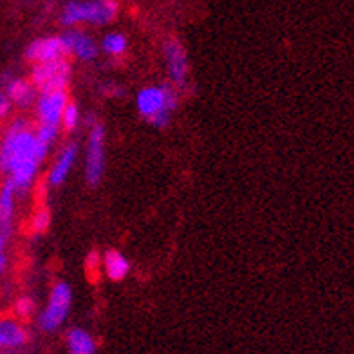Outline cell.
<instances>
[{"instance_id":"1","label":"cell","mask_w":354,"mask_h":354,"mask_svg":"<svg viewBox=\"0 0 354 354\" xmlns=\"http://www.w3.org/2000/svg\"><path fill=\"white\" fill-rule=\"evenodd\" d=\"M49 147L42 143L24 119H16L0 143V172L8 174L16 192H27Z\"/></svg>"},{"instance_id":"2","label":"cell","mask_w":354,"mask_h":354,"mask_svg":"<svg viewBox=\"0 0 354 354\" xmlns=\"http://www.w3.org/2000/svg\"><path fill=\"white\" fill-rule=\"evenodd\" d=\"M116 0H69L60 13V22L67 27L78 24L107 25L118 16Z\"/></svg>"},{"instance_id":"3","label":"cell","mask_w":354,"mask_h":354,"mask_svg":"<svg viewBox=\"0 0 354 354\" xmlns=\"http://www.w3.org/2000/svg\"><path fill=\"white\" fill-rule=\"evenodd\" d=\"M177 107V91L170 85L145 87L138 94V110L154 127H167L170 113Z\"/></svg>"},{"instance_id":"4","label":"cell","mask_w":354,"mask_h":354,"mask_svg":"<svg viewBox=\"0 0 354 354\" xmlns=\"http://www.w3.org/2000/svg\"><path fill=\"white\" fill-rule=\"evenodd\" d=\"M71 78V64L67 58L53 60L45 64H35L31 71V85L44 93H54V91H65Z\"/></svg>"},{"instance_id":"5","label":"cell","mask_w":354,"mask_h":354,"mask_svg":"<svg viewBox=\"0 0 354 354\" xmlns=\"http://www.w3.org/2000/svg\"><path fill=\"white\" fill-rule=\"evenodd\" d=\"M71 302H73L71 287L65 284V282H58V284L53 287L49 304H47L44 313L40 315V327L44 331H47V333L58 329L60 325L65 322L67 315H69Z\"/></svg>"},{"instance_id":"6","label":"cell","mask_w":354,"mask_h":354,"mask_svg":"<svg viewBox=\"0 0 354 354\" xmlns=\"http://www.w3.org/2000/svg\"><path fill=\"white\" fill-rule=\"evenodd\" d=\"M105 165V130L102 125H94L87 143V159H85V176L91 187L102 181Z\"/></svg>"},{"instance_id":"7","label":"cell","mask_w":354,"mask_h":354,"mask_svg":"<svg viewBox=\"0 0 354 354\" xmlns=\"http://www.w3.org/2000/svg\"><path fill=\"white\" fill-rule=\"evenodd\" d=\"M163 54L167 60V69L176 87H185L188 80V56L185 45L177 38H170L163 45Z\"/></svg>"},{"instance_id":"8","label":"cell","mask_w":354,"mask_h":354,"mask_svg":"<svg viewBox=\"0 0 354 354\" xmlns=\"http://www.w3.org/2000/svg\"><path fill=\"white\" fill-rule=\"evenodd\" d=\"M67 104H69V98H67V93H65V91H54V93L40 94L38 104H36V113H38L40 125L60 127L62 113H64V108Z\"/></svg>"},{"instance_id":"9","label":"cell","mask_w":354,"mask_h":354,"mask_svg":"<svg viewBox=\"0 0 354 354\" xmlns=\"http://www.w3.org/2000/svg\"><path fill=\"white\" fill-rule=\"evenodd\" d=\"M64 42L60 36H47V38H36L33 40L27 49H25V58L35 64H45V62H53V60L65 58Z\"/></svg>"},{"instance_id":"10","label":"cell","mask_w":354,"mask_h":354,"mask_svg":"<svg viewBox=\"0 0 354 354\" xmlns=\"http://www.w3.org/2000/svg\"><path fill=\"white\" fill-rule=\"evenodd\" d=\"M60 38L64 42L65 53L67 54H74L80 60H94L98 56V45H96V42L88 35L82 33V31H65Z\"/></svg>"},{"instance_id":"11","label":"cell","mask_w":354,"mask_h":354,"mask_svg":"<svg viewBox=\"0 0 354 354\" xmlns=\"http://www.w3.org/2000/svg\"><path fill=\"white\" fill-rule=\"evenodd\" d=\"M15 185L8 179L0 188V235L5 237L11 233L13 228V213H15Z\"/></svg>"},{"instance_id":"12","label":"cell","mask_w":354,"mask_h":354,"mask_svg":"<svg viewBox=\"0 0 354 354\" xmlns=\"http://www.w3.org/2000/svg\"><path fill=\"white\" fill-rule=\"evenodd\" d=\"M27 342V333L16 320H0V349H19Z\"/></svg>"},{"instance_id":"13","label":"cell","mask_w":354,"mask_h":354,"mask_svg":"<svg viewBox=\"0 0 354 354\" xmlns=\"http://www.w3.org/2000/svg\"><path fill=\"white\" fill-rule=\"evenodd\" d=\"M76 154H78V147H76L74 143L67 145V147L64 148V152L60 154L58 161L54 163L53 170H51L49 174V182L53 187H60V185L67 179L71 168H73L74 161H76Z\"/></svg>"},{"instance_id":"14","label":"cell","mask_w":354,"mask_h":354,"mask_svg":"<svg viewBox=\"0 0 354 354\" xmlns=\"http://www.w3.org/2000/svg\"><path fill=\"white\" fill-rule=\"evenodd\" d=\"M5 94L8 98L13 104L20 105V107H30L36 98V88L25 82V80H11L8 84V88H5Z\"/></svg>"},{"instance_id":"15","label":"cell","mask_w":354,"mask_h":354,"mask_svg":"<svg viewBox=\"0 0 354 354\" xmlns=\"http://www.w3.org/2000/svg\"><path fill=\"white\" fill-rule=\"evenodd\" d=\"M104 264L108 279H113V281H123L125 276L128 275V271H130V264H128L127 259L116 250H110L105 253Z\"/></svg>"},{"instance_id":"16","label":"cell","mask_w":354,"mask_h":354,"mask_svg":"<svg viewBox=\"0 0 354 354\" xmlns=\"http://www.w3.org/2000/svg\"><path fill=\"white\" fill-rule=\"evenodd\" d=\"M67 347L71 354H96L93 336L84 329H71L67 335Z\"/></svg>"},{"instance_id":"17","label":"cell","mask_w":354,"mask_h":354,"mask_svg":"<svg viewBox=\"0 0 354 354\" xmlns=\"http://www.w3.org/2000/svg\"><path fill=\"white\" fill-rule=\"evenodd\" d=\"M102 49L110 56H119L127 51V38L121 33H108L102 42Z\"/></svg>"},{"instance_id":"18","label":"cell","mask_w":354,"mask_h":354,"mask_svg":"<svg viewBox=\"0 0 354 354\" xmlns=\"http://www.w3.org/2000/svg\"><path fill=\"white\" fill-rule=\"evenodd\" d=\"M60 123L64 125L65 130H74L80 123V110L74 104H67L62 113V121Z\"/></svg>"},{"instance_id":"19","label":"cell","mask_w":354,"mask_h":354,"mask_svg":"<svg viewBox=\"0 0 354 354\" xmlns=\"http://www.w3.org/2000/svg\"><path fill=\"white\" fill-rule=\"evenodd\" d=\"M49 212H47L45 208H40L38 212L33 215V230L38 231V233L47 230V228H49Z\"/></svg>"},{"instance_id":"20","label":"cell","mask_w":354,"mask_h":354,"mask_svg":"<svg viewBox=\"0 0 354 354\" xmlns=\"http://www.w3.org/2000/svg\"><path fill=\"white\" fill-rule=\"evenodd\" d=\"M33 307H35L33 300L27 298V296H24V298H20V300L16 302V305H15L16 315L22 316V318H25V316H30L31 313H33Z\"/></svg>"},{"instance_id":"21","label":"cell","mask_w":354,"mask_h":354,"mask_svg":"<svg viewBox=\"0 0 354 354\" xmlns=\"http://www.w3.org/2000/svg\"><path fill=\"white\" fill-rule=\"evenodd\" d=\"M10 108H11V102L10 98H8V94L0 93V119L5 118V116L10 114Z\"/></svg>"},{"instance_id":"22","label":"cell","mask_w":354,"mask_h":354,"mask_svg":"<svg viewBox=\"0 0 354 354\" xmlns=\"http://www.w3.org/2000/svg\"><path fill=\"white\" fill-rule=\"evenodd\" d=\"M4 248H5V237L0 235V273H4L5 270V253H4Z\"/></svg>"},{"instance_id":"23","label":"cell","mask_w":354,"mask_h":354,"mask_svg":"<svg viewBox=\"0 0 354 354\" xmlns=\"http://www.w3.org/2000/svg\"><path fill=\"white\" fill-rule=\"evenodd\" d=\"M98 261H99L98 253H96V251H93V253H91V255L87 257V268H88V270H91V268H93V270H96V266H98Z\"/></svg>"}]
</instances>
